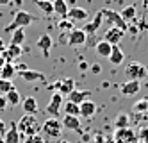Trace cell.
Masks as SVG:
<instances>
[{
	"label": "cell",
	"mask_w": 148,
	"mask_h": 143,
	"mask_svg": "<svg viewBox=\"0 0 148 143\" xmlns=\"http://www.w3.org/2000/svg\"><path fill=\"white\" fill-rule=\"evenodd\" d=\"M36 20H38V16H36V15L29 13V11L20 9V11H16V13H14L13 21H11V23H7L4 30L11 34V32H13V30H16V29H23V27H27V25H30V23H34Z\"/></svg>",
	"instance_id": "6da1fadb"
},
{
	"label": "cell",
	"mask_w": 148,
	"mask_h": 143,
	"mask_svg": "<svg viewBox=\"0 0 148 143\" xmlns=\"http://www.w3.org/2000/svg\"><path fill=\"white\" fill-rule=\"evenodd\" d=\"M18 125V131H20V134H22V138L25 136H34V134H39V122H38V118L34 115H23L22 118H20V122L16 124Z\"/></svg>",
	"instance_id": "7a4b0ae2"
},
{
	"label": "cell",
	"mask_w": 148,
	"mask_h": 143,
	"mask_svg": "<svg viewBox=\"0 0 148 143\" xmlns=\"http://www.w3.org/2000/svg\"><path fill=\"white\" fill-rule=\"evenodd\" d=\"M125 75H127V79H129V81H139L141 82L145 77L148 75V70H146L145 64L137 63V61H130L125 66Z\"/></svg>",
	"instance_id": "3957f363"
},
{
	"label": "cell",
	"mask_w": 148,
	"mask_h": 143,
	"mask_svg": "<svg viewBox=\"0 0 148 143\" xmlns=\"http://www.w3.org/2000/svg\"><path fill=\"white\" fill-rule=\"evenodd\" d=\"M41 131H43V134L48 136V138H59L61 133H62V124L59 122L57 118L50 116L48 120H45L43 125H41Z\"/></svg>",
	"instance_id": "277c9868"
},
{
	"label": "cell",
	"mask_w": 148,
	"mask_h": 143,
	"mask_svg": "<svg viewBox=\"0 0 148 143\" xmlns=\"http://www.w3.org/2000/svg\"><path fill=\"white\" fill-rule=\"evenodd\" d=\"M102 15H103V18L111 23V27H118V29H121V30H127V21L121 18L120 13L111 11V9H102Z\"/></svg>",
	"instance_id": "5b68a950"
},
{
	"label": "cell",
	"mask_w": 148,
	"mask_h": 143,
	"mask_svg": "<svg viewBox=\"0 0 148 143\" xmlns=\"http://www.w3.org/2000/svg\"><path fill=\"white\" fill-rule=\"evenodd\" d=\"M64 97H62L59 91H56L54 95H52V98H50V102H48V106H47V109L45 111L50 115V116H54V118H57V115H59V111H61V107L64 106Z\"/></svg>",
	"instance_id": "8992f818"
},
{
	"label": "cell",
	"mask_w": 148,
	"mask_h": 143,
	"mask_svg": "<svg viewBox=\"0 0 148 143\" xmlns=\"http://www.w3.org/2000/svg\"><path fill=\"white\" fill-rule=\"evenodd\" d=\"M86 41H88V34L82 29H73V30L68 32V43L66 45L80 47V45H86Z\"/></svg>",
	"instance_id": "52a82bcc"
},
{
	"label": "cell",
	"mask_w": 148,
	"mask_h": 143,
	"mask_svg": "<svg viewBox=\"0 0 148 143\" xmlns=\"http://www.w3.org/2000/svg\"><path fill=\"white\" fill-rule=\"evenodd\" d=\"M123 36H125V30H121V29H118V27H111V29L105 30L103 39L109 41L111 45H118V43L123 39Z\"/></svg>",
	"instance_id": "ba28073f"
},
{
	"label": "cell",
	"mask_w": 148,
	"mask_h": 143,
	"mask_svg": "<svg viewBox=\"0 0 148 143\" xmlns=\"http://www.w3.org/2000/svg\"><path fill=\"white\" fill-rule=\"evenodd\" d=\"M36 45H38V48H39L41 52H43V56L48 57V56H50V48H52V45H54V39H52L50 34H47V32H45V34H41V36L38 38V43H36Z\"/></svg>",
	"instance_id": "9c48e42d"
},
{
	"label": "cell",
	"mask_w": 148,
	"mask_h": 143,
	"mask_svg": "<svg viewBox=\"0 0 148 143\" xmlns=\"http://www.w3.org/2000/svg\"><path fill=\"white\" fill-rule=\"evenodd\" d=\"M102 21H103V15H102V11H98V13L95 15V18H93V20L89 21V23H86V25H84V29H82V30L86 32L88 36H93L95 32H97V30L100 29Z\"/></svg>",
	"instance_id": "30bf717a"
},
{
	"label": "cell",
	"mask_w": 148,
	"mask_h": 143,
	"mask_svg": "<svg viewBox=\"0 0 148 143\" xmlns=\"http://www.w3.org/2000/svg\"><path fill=\"white\" fill-rule=\"evenodd\" d=\"M62 129H68V131H73V133H82L80 129V120L79 116H71V115H64L62 118Z\"/></svg>",
	"instance_id": "8fae6325"
},
{
	"label": "cell",
	"mask_w": 148,
	"mask_h": 143,
	"mask_svg": "<svg viewBox=\"0 0 148 143\" xmlns=\"http://www.w3.org/2000/svg\"><path fill=\"white\" fill-rule=\"evenodd\" d=\"M139 90H141V82L139 81H127V82H123L120 86V91L125 97H132L136 93H139Z\"/></svg>",
	"instance_id": "7c38bea8"
},
{
	"label": "cell",
	"mask_w": 148,
	"mask_h": 143,
	"mask_svg": "<svg viewBox=\"0 0 148 143\" xmlns=\"http://www.w3.org/2000/svg\"><path fill=\"white\" fill-rule=\"evenodd\" d=\"M16 75H20V77H22L23 81H27V82H32V81H45V75L41 73V72H38V70H29V68L16 72Z\"/></svg>",
	"instance_id": "4fadbf2b"
},
{
	"label": "cell",
	"mask_w": 148,
	"mask_h": 143,
	"mask_svg": "<svg viewBox=\"0 0 148 143\" xmlns=\"http://www.w3.org/2000/svg\"><path fill=\"white\" fill-rule=\"evenodd\" d=\"M4 140H5V143H20L22 141V134H20L18 125L14 122L11 124V127H7L5 134H4Z\"/></svg>",
	"instance_id": "5bb4252c"
},
{
	"label": "cell",
	"mask_w": 148,
	"mask_h": 143,
	"mask_svg": "<svg viewBox=\"0 0 148 143\" xmlns=\"http://www.w3.org/2000/svg\"><path fill=\"white\" fill-rule=\"evenodd\" d=\"M89 97H91V91H89V90H82V91H80V90H73V91L68 95V100L80 106L84 100H88Z\"/></svg>",
	"instance_id": "9a60e30c"
},
{
	"label": "cell",
	"mask_w": 148,
	"mask_h": 143,
	"mask_svg": "<svg viewBox=\"0 0 148 143\" xmlns=\"http://www.w3.org/2000/svg\"><path fill=\"white\" fill-rule=\"evenodd\" d=\"M95 50H97V54L100 57H107L109 59V56H111V50H112V45L109 41H105V39H100L97 45H95Z\"/></svg>",
	"instance_id": "2e32d148"
},
{
	"label": "cell",
	"mask_w": 148,
	"mask_h": 143,
	"mask_svg": "<svg viewBox=\"0 0 148 143\" xmlns=\"http://www.w3.org/2000/svg\"><path fill=\"white\" fill-rule=\"evenodd\" d=\"M22 106H23V111L27 113V115H36L38 113V100H36V98L34 97H25L23 98V102H22Z\"/></svg>",
	"instance_id": "e0dca14e"
},
{
	"label": "cell",
	"mask_w": 148,
	"mask_h": 143,
	"mask_svg": "<svg viewBox=\"0 0 148 143\" xmlns=\"http://www.w3.org/2000/svg\"><path fill=\"white\" fill-rule=\"evenodd\" d=\"M54 2V13L59 16V18H68V4H66V0H52Z\"/></svg>",
	"instance_id": "ac0fdd59"
},
{
	"label": "cell",
	"mask_w": 148,
	"mask_h": 143,
	"mask_svg": "<svg viewBox=\"0 0 148 143\" xmlns=\"http://www.w3.org/2000/svg\"><path fill=\"white\" fill-rule=\"evenodd\" d=\"M68 18L71 21H84V20L88 18V11L82 9V7H71L68 11Z\"/></svg>",
	"instance_id": "d6986e66"
},
{
	"label": "cell",
	"mask_w": 148,
	"mask_h": 143,
	"mask_svg": "<svg viewBox=\"0 0 148 143\" xmlns=\"http://www.w3.org/2000/svg\"><path fill=\"white\" fill-rule=\"evenodd\" d=\"M73 90H75V81L71 79V77H66V79H61V86H59V93L62 97H68Z\"/></svg>",
	"instance_id": "ffe728a7"
},
{
	"label": "cell",
	"mask_w": 148,
	"mask_h": 143,
	"mask_svg": "<svg viewBox=\"0 0 148 143\" xmlns=\"http://www.w3.org/2000/svg\"><path fill=\"white\" fill-rule=\"evenodd\" d=\"M14 75H16V66H14V63H5L4 66L0 68V79L13 81Z\"/></svg>",
	"instance_id": "44dd1931"
},
{
	"label": "cell",
	"mask_w": 148,
	"mask_h": 143,
	"mask_svg": "<svg viewBox=\"0 0 148 143\" xmlns=\"http://www.w3.org/2000/svg\"><path fill=\"white\" fill-rule=\"evenodd\" d=\"M95 113H97V104L93 100H84L80 104V115L86 116V118H91Z\"/></svg>",
	"instance_id": "7402d4cb"
},
{
	"label": "cell",
	"mask_w": 148,
	"mask_h": 143,
	"mask_svg": "<svg viewBox=\"0 0 148 143\" xmlns=\"http://www.w3.org/2000/svg\"><path fill=\"white\" fill-rule=\"evenodd\" d=\"M123 59H125V56H123V52H121L120 45H112L111 56H109L111 64H121V63H123Z\"/></svg>",
	"instance_id": "603a6c76"
},
{
	"label": "cell",
	"mask_w": 148,
	"mask_h": 143,
	"mask_svg": "<svg viewBox=\"0 0 148 143\" xmlns=\"http://www.w3.org/2000/svg\"><path fill=\"white\" fill-rule=\"evenodd\" d=\"M34 4L43 11L47 16L54 15V2H52V0H34Z\"/></svg>",
	"instance_id": "cb8c5ba5"
},
{
	"label": "cell",
	"mask_w": 148,
	"mask_h": 143,
	"mask_svg": "<svg viewBox=\"0 0 148 143\" xmlns=\"http://www.w3.org/2000/svg\"><path fill=\"white\" fill-rule=\"evenodd\" d=\"M62 109H64V115H71V116H79L80 115V106L75 104V102H70V100L62 106Z\"/></svg>",
	"instance_id": "d4e9b609"
},
{
	"label": "cell",
	"mask_w": 148,
	"mask_h": 143,
	"mask_svg": "<svg viewBox=\"0 0 148 143\" xmlns=\"http://www.w3.org/2000/svg\"><path fill=\"white\" fill-rule=\"evenodd\" d=\"M25 41V30L23 29H16L11 32V41L9 43H13V45H22V43Z\"/></svg>",
	"instance_id": "484cf974"
},
{
	"label": "cell",
	"mask_w": 148,
	"mask_h": 143,
	"mask_svg": "<svg viewBox=\"0 0 148 143\" xmlns=\"http://www.w3.org/2000/svg\"><path fill=\"white\" fill-rule=\"evenodd\" d=\"M129 124H130V118H129V115H127V113H120L118 116H116V120H114L116 129H127V127H129Z\"/></svg>",
	"instance_id": "4316f807"
},
{
	"label": "cell",
	"mask_w": 148,
	"mask_h": 143,
	"mask_svg": "<svg viewBox=\"0 0 148 143\" xmlns=\"http://www.w3.org/2000/svg\"><path fill=\"white\" fill-rule=\"evenodd\" d=\"M5 98H7V104H11V106H18L20 102H22V97H20L18 90L14 88V90H11L9 93H5Z\"/></svg>",
	"instance_id": "83f0119b"
},
{
	"label": "cell",
	"mask_w": 148,
	"mask_h": 143,
	"mask_svg": "<svg viewBox=\"0 0 148 143\" xmlns=\"http://www.w3.org/2000/svg\"><path fill=\"white\" fill-rule=\"evenodd\" d=\"M134 111L136 113H141V115L148 113V98H141V100H137L134 104Z\"/></svg>",
	"instance_id": "f1b7e54d"
},
{
	"label": "cell",
	"mask_w": 148,
	"mask_h": 143,
	"mask_svg": "<svg viewBox=\"0 0 148 143\" xmlns=\"http://www.w3.org/2000/svg\"><path fill=\"white\" fill-rule=\"evenodd\" d=\"M11 90H14V84L13 81H7V79H0V95H5Z\"/></svg>",
	"instance_id": "f546056e"
},
{
	"label": "cell",
	"mask_w": 148,
	"mask_h": 143,
	"mask_svg": "<svg viewBox=\"0 0 148 143\" xmlns=\"http://www.w3.org/2000/svg\"><path fill=\"white\" fill-rule=\"evenodd\" d=\"M120 15H121V18H123L125 21H130V20L136 16V7H134V6H127Z\"/></svg>",
	"instance_id": "4dcf8cb0"
},
{
	"label": "cell",
	"mask_w": 148,
	"mask_h": 143,
	"mask_svg": "<svg viewBox=\"0 0 148 143\" xmlns=\"http://www.w3.org/2000/svg\"><path fill=\"white\" fill-rule=\"evenodd\" d=\"M7 52L11 54V56L14 57V59H18L20 56H22V45H13V43H9V47H7Z\"/></svg>",
	"instance_id": "1f68e13d"
},
{
	"label": "cell",
	"mask_w": 148,
	"mask_h": 143,
	"mask_svg": "<svg viewBox=\"0 0 148 143\" xmlns=\"http://www.w3.org/2000/svg\"><path fill=\"white\" fill-rule=\"evenodd\" d=\"M59 29H61L62 32H70V30H73V21H71V20H66V18H61V21H59Z\"/></svg>",
	"instance_id": "d6a6232c"
},
{
	"label": "cell",
	"mask_w": 148,
	"mask_h": 143,
	"mask_svg": "<svg viewBox=\"0 0 148 143\" xmlns=\"http://www.w3.org/2000/svg\"><path fill=\"white\" fill-rule=\"evenodd\" d=\"M25 143H45V138H41V134H34V136H27Z\"/></svg>",
	"instance_id": "836d02e7"
},
{
	"label": "cell",
	"mask_w": 148,
	"mask_h": 143,
	"mask_svg": "<svg viewBox=\"0 0 148 143\" xmlns=\"http://www.w3.org/2000/svg\"><path fill=\"white\" fill-rule=\"evenodd\" d=\"M9 104H7V98H5V95H0V111H4V109L7 107Z\"/></svg>",
	"instance_id": "e575fe53"
},
{
	"label": "cell",
	"mask_w": 148,
	"mask_h": 143,
	"mask_svg": "<svg viewBox=\"0 0 148 143\" xmlns=\"http://www.w3.org/2000/svg\"><path fill=\"white\" fill-rule=\"evenodd\" d=\"M5 131H7V125L4 124V120L0 118V136H4V134H5Z\"/></svg>",
	"instance_id": "d590c367"
},
{
	"label": "cell",
	"mask_w": 148,
	"mask_h": 143,
	"mask_svg": "<svg viewBox=\"0 0 148 143\" xmlns=\"http://www.w3.org/2000/svg\"><path fill=\"white\" fill-rule=\"evenodd\" d=\"M91 70H93V73H100V72H102L100 64H93V66H91Z\"/></svg>",
	"instance_id": "8d00e7d4"
},
{
	"label": "cell",
	"mask_w": 148,
	"mask_h": 143,
	"mask_svg": "<svg viewBox=\"0 0 148 143\" xmlns=\"http://www.w3.org/2000/svg\"><path fill=\"white\" fill-rule=\"evenodd\" d=\"M4 64H5V59H4V56H2V54H0V68H2Z\"/></svg>",
	"instance_id": "74e56055"
},
{
	"label": "cell",
	"mask_w": 148,
	"mask_h": 143,
	"mask_svg": "<svg viewBox=\"0 0 148 143\" xmlns=\"http://www.w3.org/2000/svg\"><path fill=\"white\" fill-rule=\"evenodd\" d=\"M11 4V0H0V6H9Z\"/></svg>",
	"instance_id": "f35d334b"
},
{
	"label": "cell",
	"mask_w": 148,
	"mask_h": 143,
	"mask_svg": "<svg viewBox=\"0 0 148 143\" xmlns=\"http://www.w3.org/2000/svg\"><path fill=\"white\" fill-rule=\"evenodd\" d=\"M0 143H5V140H4V136H0Z\"/></svg>",
	"instance_id": "ab89813d"
},
{
	"label": "cell",
	"mask_w": 148,
	"mask_h": 143,
	"mask_svg": "<svg viewBox=\"0 0 148 143\" xmlns=\"http://www.w3.org/2000/svg\"><path fill=\"white\" fill-rule=\"evenodd\" d=\"M61 143H71V141H68V140H61Z\"/></svg>",
	"instance_id": "60d3db41"
}]
</instances>
